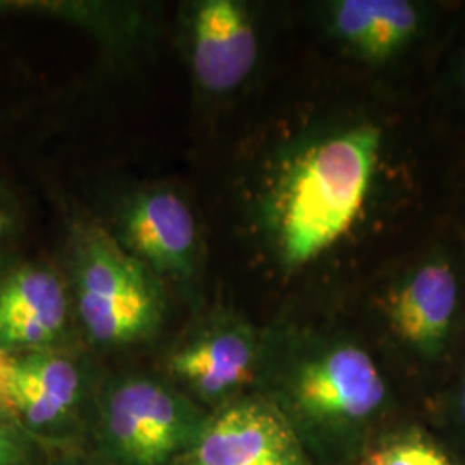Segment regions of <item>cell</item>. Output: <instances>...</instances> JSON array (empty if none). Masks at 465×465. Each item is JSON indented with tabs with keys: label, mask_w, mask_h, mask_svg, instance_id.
<instances>
[{
	"label": "cell",
	"mask_w": 465,
	"mask_h": 465,
	"mask_svg": "<svg viewBox=\"0 0 465 465\" xmlns=\"http://www.w3.org/2000/svg\"><path fill=\"white\" fill-rule=\"evenodd\" d=\"M381 150V128L359 123L321 138L292 163L272 214L284 266H307L345 238L367 207Z\"/></svg>",
	"instance_id": "cell-1"
},
{
	"label": "cell",
	"mask_w": 465,
	"mask_h": 465,
	"mask_svg": "<svg viewBox=\"0 0 465 465\" xmlns=\"http://www.w3.org/2000/svg\"><path fill=\"white\" fill-rule=\"evenodd\" d=\"M76 282L80 316L95 341L130 343L159 324L163 292L155 274L95 226L78 240Z\"/></svg>",
	"instance_id": "cell-2"
},
{
	"label": "cell",
	"mask_w": 465,
	"mask_h": 465,
	"mask_svg": "<svg viewBox=\"0 0 465 465\" xmlns=\"http://www.w3.org/2000/svg\"><path fill=\"white\" fill-rule=\"evenodd\" d=\"M107 432L126 465H164L193 436V416L163 384L132 380L119 384L107 403Z\"/></svg>",
	"instance_id": "cell-3"
},
{
	"label": "cell",
	"mask_w": 465,
	"mask_h": 465,
	"mask_svg": "<svg viewBox=\"0 0 465 465\" xmlns=\"http://www.w3.org/2000/svg\"><path fill=\"white\" fill-rule=\"evenodd\" d=\"M292 395L300 412L311 419L351 422L378 411L386 399V384L366 350L338 345L299 367Z\"/></svg>",
	"instance_id": "cell-4"
},
{
	"label": "cell",
	"mask_w": 465,
	"mask_h": 465,
	"mask_svg": "<svg viewBox=\"0 0 465 465\" xmlns=\"http://www.w3.org/2000/svg\"><path fill=\"white\" fill-rule=\"evenodd\" d=\"M183 465H311L282 412L266 401L236 403L203 428Z\"/></svg>",
	"instance_id": "cell-5"
},
{
	"label": "cell",
	"mask_w": 465,
	"mask_h": 465,
	"mask_svg": "<svg viewBox=\"0 0 465 465\" xmlns=\"http://www.w3.org/2000/svg\"><path fill=\"white\" fill-rule=\"evenodd\" d=\"M459 303V278L449 259L431 255L390 292L386 316L400 340L426 357L445 349Z\"/></svg>",
	"instance_id": "cell-6"
},
{
	"label": "cell",
	"mask_w": 465,
	"mask_h": 465,
	"mask_svg": "<svg viewBox=\"0 0 465 465\" xmlns=\"http://www.w3.org/2000/svg\"><path fill=\"white\" fill-rule=\"evenodd\" d=\"M123 247L153 274L186 278L195 266L197 226L182 197L166 190L140 193L121 217Z\"/></svg>",
	"instance_id": "cell-7"
},
{
	"label": "cell",
	"mask_w": 465,
	"mask_h": 465,
	"mask_svg": "<svg viewBox=\"0 0 465 465\" xmlns=\"http://www.w3.org/2000/svg\"><path fill=\"white\" fill-rule=\"evenodd\" d=\"M257 54V34L243 4H199L192 23V66L205 90L224 94L240 86L255 66Z\"/></svg>",
	"instance_id": "cell-8"
},
{
	"label": "cell",
	"mask_w": 465,
	"mask_h": 465,
	"mask_svg": "<svg viewBox=\"0 0 465 465\" xmlns=\"http://www.w3.org/2000/svg\"><path fill=\"white\" fill-rule=\"evenodd\" d=\"M66 319V290L49 269L21 266L0 276V350H44Z\"/></svg>",
	"instance_id": "cell-9"
},
{
	"label": "cell",
	"mask_w": 465,
	"mask_h": 465,
	"mask_svg": "<svg viewBox=\"0 0 465 465\" xmlns=\"http://www.w3.org/2000/svg\"><path fill=\"white\" fill-rule=\"evenodd\" d=\"M80 395V372L63 355L45 350L13 357L9 407L32 428H47L69 414Z\"/></svg>",
	"instance_id": "cell-10"
},
{
	"label": "cell",
	"mask_w": 465,
	"mask_h": 465,
	"mask_svg": "<svg viewBox=\"0 0 465 465\" xmlns=\"http://www.w3.org/2000/svg\"><path fill=\"white\" fill-rule=\"evenodd\" d=\"M331 28L357 55L382 63L411 44L420 16L405 0H340L332 4Z\"/></svg>",
	"instance_id": "cell-11"
},
{
	"label": "cell",
	"mask_w": 465,
	"mask_h": 465,
	"mask_svg": "<svg viewBox=\"0 0 465 465\" xmlns=\"http://www.w3.org/2000/svg\"><path fill=\"white\" fill-rule=\"evenodd\" d=\"M255 366L253 336L242 326L221 328L171 359V371L203 397H221L249 381Z\"/></svg>",
	"instance_id": "cell-12"
},
{
	"label": "cell",
	"mask_w": 465,
	"mask_h": 465,
	"mask_svg": "<svg viewBox=\"0 0 465 465\" xmlns=\"http://www.w3.org/2000/svg\"><path fill=\"white\" fill-rule=\"evenodd\" d=\"M359 465H451L441 450L420 440H401L367 453Z\"/></svg>",
	"instance_id": "cell-13"
},
{
	"label": "cell",
	"mask_w": 465,
	"mask_h": 465,
	"mask_svg": "<svg viewBox=\"0 0 465 465\" xmlns=\"http://www.w3.org/2000/svg\"><path fill=\"white\" fill-rule=\"evenodd\" d=\"M25 455V445L16 432L0 424V465H23Z\"/></svg>",
	"instance_id": "cell-14"
},
{
	"label": "cell",
	"mask_w": 465,
	"mask_h": 465,
	"mask_svg": "<svg viewBox=\"0 0 465 465\" xmlns=\"http://www.w3.org/2000/svg\"><path fill=\"white\" fill-rule=\"evenodd\" d=\"M11 367L13 357L0 350V409H5L11 412L9 407V380H11Z\"/></svg>",
	"instance_id": "cell-15"
},
{
	"label": "cell",
	"mask_w": 465,
	"mask_h": 465,
	"mask_svg": "<svg viewBox=\"0 0 465 465\" xmlns=\"http://www.w3.org/2000/svg\"><path fill=\"white\" fill-rule=\"evenodd\" d=\"M11 226H13V219H11V214H9L7 211L0 209V242L5 238V234L9 232Z\"/></svg>",
	"instance_id": "cell-16"
},
{
	"label": "cell",
	"mask_w": 465,
	"mask_h": 465,
	"mask_svg": "<svg viewBox=\"0 0 465 465\" xmlns=\"http://www.w3.org/2000/svg\"><path fill=\"white\" fill-rule=\"evenodd\" d=\"M462 411H464V416H465V386H464V393H462Z\"/></svg>",
	"instance_id": "cell-17"
}]
</instances>
